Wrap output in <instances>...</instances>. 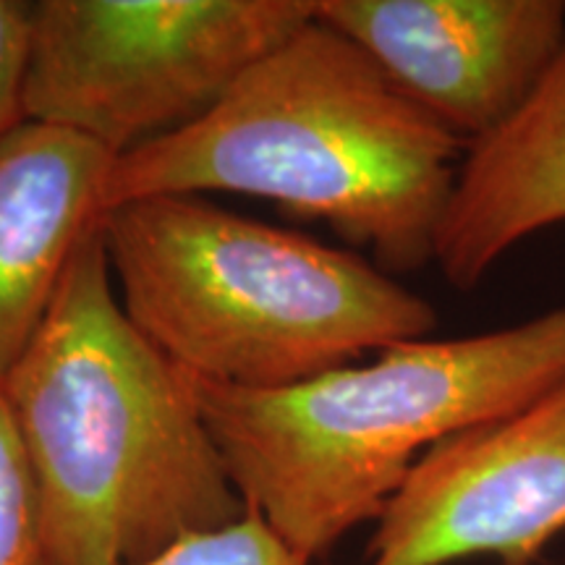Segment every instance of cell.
Returning a JSON list of instances; mask_svg holds the SVG:
<instances>
[{
	"mask_svg": "<svg viewBox=\"0 0 565 565\" xmlns=\"http://www.w3.org/2000/svg\"><path fill=\"white\" fill-rule=\"evenodd\" d=\"M47 565H139L246 513L194 383L124 312L100 225L6 374Z\"/></svg>",
	"mask_w": 565,
	"mask_h": 565,
	"instance_id": "obj_1",
	"label": "cell"
},
{
	"mask_svg": "<svg viewBox=\"0 0 565 565\" xmlns=\"http://www.w3.org/2000/svg\"><path fill=\"white\" fill-rule=\"evenodd\" d=\"M463 150L315 17L200 121L116 158L105 210L160 194L259 196L366 246L380 270L412 273L435 259Z\"/></svg>",
	"mask_w": 565,
	"mask_h": 565,
	"instance_id": "obj_2",
	"label": "cell"
},
{
	"mask_svg": "<svg viewBox=\"0 0 565 565\" xmlns=\"http://www.w3.org/2000/svg\"><path fill=\"white\" fill-rule=\"evenodd\" d=\"M563 380L557 307L490 333L385 345L278 391L192 383L244 505L315 563L377 521L429 448Z\"/></svg>",
	"mask_w": 565,
	"mask_h": 565,
	"instance_id": "obj_3",
	"label": "cell"
},
{
	"mask_svg": "<svg viewBox=\"0 0 565 565\" xmlns=\"http://www.w3.org/2000/svg\"><path fill=\"white\" fill-rule=\"evenodd\" d=\"M97 225L124 312L202 383L278 391L437 324L377 265L204 196L131 200Z\"/></svg>",
	"mask_w": 565,
	"mask_h": 565,
	"instance_id": "obj_4",
	"label": "cell"
},
{
	"mask_svg": "<svg viewBox=\"0 0 565 565\" xmlns=\"http://www.w3.org/2000/svg\"><path fill=\"white\" fill-rule=\"evenodd\" d=\"M317 0H34L24 118L121 154L200 121Z\"/></svg>",
	"mask_w": 565,
	"mask_h": 565,
	"instance_id": "obj_5",
	"label": "cell"
},
{
	"mask_svg": "<svg viewBox=\"0 0 565 565\" xmlns=\"http://www.w3.org/2000/svg\"><path fill=\"white\" fill-rule=\"evenodd\" d=\"M565 532V380L429 448L377 519L366 565H529Z\"/></svg>",
	"mask_w": 565,
	"mask_h": 565,
	"instance_id": "obj_6",
	"label": "cell"
},
{
	"mask_svg": "<svg viewBox=\"0 0 565 565\" xmlns=\"http://www.w3.org/2000/svg\"><path fill=\"white\" fill-rule=\"evenodd\" d=\"M315 17L466 145L498 129L565 47L563 0H317Z\"/></svg>",
	"mask_w": 565,
	"mask_h": 565,
	"instance_id": "obj_7",
	"label": "cell"
},
{
	"mask_svg": "<svg viewBox=\"0 0 565 565\" xmlns=\"http://www.w3.org/2000/svg\"><path fill=\"white\" fill-rule=\"evenodd\" d=\"M113 162L97 141L61 126L21 118L0 134V383L100 221Z\"/></svg>",
	"mask_w": 565,
	"mask_h": 565,
	"instance_id": "obj_8",
	"label": "cell"
},
{
	"mask_svg": "<svg viewBox=\"0 0 565 565\" xmlns=\"http://www.w3.org/2000/svg\"><path fill=\"white\" fill-rule=\"evenodd\" d=\"M561 223L565 47L498 129L466 145L433 263L458 291H475L513 246Z\"/></svg>",
	"mask_w": 565,
	"mask_h": 565,
	"instance_id": "obj_9",
	"label": "cell"
},
{
	"mask_svg": "<svg viewBox=\"0 0 565 565\" xmlns=\"http://www.w3.org/2000/svg\"><path fill=\"white\" fill-rule=\"evenodd\" d=\"M0 565H47L34 477L0 391Z\"/></svg>",
	"mask_w": 565,
	"mask_h": 565,
	"instance_id": "obj_10",
	"label": "cell"
},
{
	"mask_svg": "<svg viewBox=\"0 0 565 565\" xmlns=\"http://www.w3.org/2000/svg\"><path fill=\"white\" fill-rule=\"evenodd\" d=\"M139 565H315L294 553L257 513L246 508L228 526L183 536Z\"/></svg>",
	"mask_w": 565,
	"mask_h": 565,
	"instance_id": "obj_11",
	"label": "cell"
},
{
	"mask_svg": "<svg viewBox=\"0 0 565 565\" xmlns=\"http://www.w3.org/2000/svg\"><path fill=\"white\" fill-rule=\"evenodd\" d=\"M30 17L32 3L26 0H0V134L24 118L21 89H24Z\"/></svg>",
	"mask_w": 565,
	"mask_h": 565,
	"instance_id": "obj_12",
	"label": "cell"
},
{
	"mask_svg": "<svg viewBox=\"0 0 565 565\" xmlns=\"http://www.w3.org/2000/svg\"><path fill=\"white\" fill-rule=\"evenodd\" d=\"M503 565H521V563H503Z\"/></svg>",
	"mask_w": 565,
	"mask_h": 565,
	"instance_id": "obj_13",
	"label": "cell"
}]
</instances>
